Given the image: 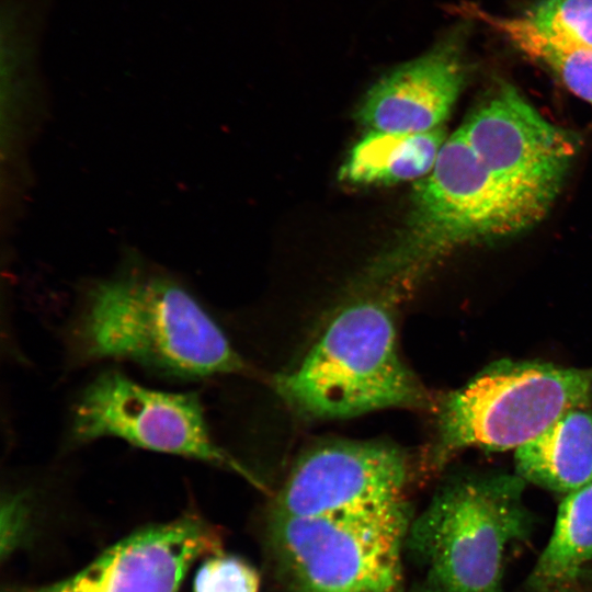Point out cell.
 <instances>
[{"instance_id": "9a60e30c", "label": "cell", "mask_w": 592, "mask_h": 592, "mask_svg": "<svg viewBox=\"0 0 592 592\" xmlns=\"http://www.w3.org/2000/svg\"><path fill=\"white\" fill-rule=\"evenodd\" d=\"M465 18L480 22L533 62L542 66L568 91L592 105V46L547 35L522 15H502L477 4L464 5Z\"/></svg>"}, {"instance_id": "9c48e42d", "label": "cell", "mask_w": 592, "mask_h": 592, "mask_svg": "<svg viewBox=\"0 0 592 592\" xmlns=\"http://www.w3.org/2000/svg\"><path fill=\"white\" fill-rule=\"evenodd\" d=\"M412 475L402 452L378 442L339 441L305 453L270 512L317 515L406 499Z\"/></svg>"}, {"instance_id": "ba28073f", "label": "cell", "mask_w": 592, "mask_h": 592, "mask_svg": "<svg viewBox=\"0 0 592 592\" xmlns=\"http://www.w3.org/2000/svg\"><path fill=\"white\" fill-rule=\"evenodd\" d=\"M459 129L497 179L547 214L578 155L576 134L547 121L504 82L487 94Z\"/></svg>"}, {"instance_id": "7a4b0ae2", "label": "cell", "mask_w": 592, "mask_h": 592, "mask_svg": "<svg viewBox=\"0 0 592 592\" xmlns=\"http://www.w3.org/2000/svg\"><path fill=\"white\" fill-rule=\"evenodd\" d=\"M274 387L286 405L312 419H341L386 408L435 410L436 402L403 363L388 301L344 307L301 362Z\"/></svg>"}, {"instance_id": "5b68a950", "label": "cell", "mask_w": 592, "mask_h": 592, "mask_svg": "<svg viewBox=\"0 0 592 592\" xmlns=\"http://www.w3.org/2000/svg\"><path fill=\"white\" fill-rule=\"evenodd\" d=\"M413 517L406 499L317 515L269 512L265 553L286 592H402Z\"/></svg>"}, {"instance_id": "6da1fadb", "label": "cell", "mask_w": 592, "mask_h": 592, "mask_svg": "<svg viewBox=\"0 0 592 592\" xmlns=\"http://www.w3.org/2000/svg\"><path fill=\"white\" fill-rule=\"evenodd\" d=\"M68 348L75 364L129 361L184 380L246 368L186 286L140 265L124 267L84 292L68 329Z\"/></svg>"}, {"instance_id": "7c38bea8", "label": "cell", "mask_w": 592, "mask_h": 592, "mask_svg": "<svg viewBox=\"0 0 592 592\" xmlns=\"http://www.w3.org/2000/svg\"><path fill=\"white\" fill-rule=\"evenodd\" d=\"M516 475L544 489L571 493L592 483V410L572 409L517 448Z\"/></svg>"}, {"instance_id": "5bb4252c", "label": "cell", "mask_w": 592, "mask_h": 592, "mask_svg": "<svg viewBox=\"0 0 592 592\" xmlns=\"http://www.w3.org/2000/svg\"><path fill=\"white\" fill-rule=\"evenodd\" d=\"M447 137L444 127L410 134L369 130L352 148L340 179L361 185L419 181L432 171Z\"/></svg>"}, {"instance_id": "4fadbf2b", "label": "cell", "mask_w": 592, "mask_h": 592, "mask_svg": "<svg viewBox=\"0 0 592 592\" xmlns=\"http://www.w3.org/2000/svg\"><path fill=\"white\" fill-rule=\"evenodd\" d=\"M592 566V483L566 494L551 536L527 580V592H587L582 573Z\"/></svg>"}, {"instance_id": "ac0fdd59", "label": "cell", "mask_w": 592, "mask_h": 592, "mask_svg": "<svg viewBox=\"0 0 592 592\" xmlns=\"http://www.w3.org/2000/svg\"><path fill=\"white\" fill-rule=\"evenodd\" d=\"M29 515L26 496L20 492L3 496L0 527V553L2 559L10 557L21 545L26 534Z\"/></svg>"}, {"instance_id": "8992f818", "label": "cell", "mask_w": 592, "mask_h": 592, "mask_svg": "<svg viewBox=\"0 0 592 592\" xmlns=\"http://www.w3.org/2000/svg\"><path fill=\"white\" fill-rule=\"evenodd\" d=\"M592 367L504 360L436 402L428 468L442 469L465 448L517 449L568 411L590 407Z\"/></svg>"}, {"instance_id": "52a82bcc", "label": "cell", "mask_w": 592, "mask_h": 592, "mask_svg": "<svg viewBox=\"0 0 592 592\" xmlns=\"http://www.w3.org/2000/svg\"><path fill=\"white\" fill-rule=\"evenodd\" d=\"M117 437L134 446L231 469L258 483L213 440L195 392L146 387L117 371L98 375L81 391L70 422V443Z\"/></svg>"}, {"instance_id": "8fae6325", "label": "cell", "mask_w": 592, "mask_h": 592, "mask_svg": "<svg viewBox=\"0 0 592 592\" xmlns=\"http://www.w3.org/2000/svg\"><path fill=\"white\" fill-rule=\"evenodd\" d=\"M465 24L430 50L380 78L366 93L360 122L369 130L425 133L444 127L468 75Z\"/></svg>"}, {"instance_id": "e0dca14e", "label": "cell", "mask_w": 592, "mask_h": 592, "mask_svg": "<svg viewBox=\"0 0 592 592\" xmlns=\"http://www.w3.org/2000/svg\"><path fill=\"white\" fill-rule=\"evenodd\" d=\"M258 569L242 557L223 551L207 556L195 571L193 592H259Z\"/></svg>"}, {"instance_id": "30bf717a", "label": "cell", "mask_w": 592, "mask_h": 592, "mask_svg": "<svg viewBox=\"0 0 592 592\" xmlns=\"http://www.w3.org/2000/svg\"><path fill=\"white\" fill-rule=\"evenodd\" d=\"M221 548L219 531L187 514L130 533L59 581L7 592H179L193 563Z\"/></svg>"}, {"instance_id": "2e32d148", "label": "cell", "mask_w": 592, "mask_h": 592, "mask_svg": "<svg viewBox=\"0 0 592 592\" xmlns=\"http://www.w3.org/2000/svg\"><path fill=\"white\" fill-rule=\"evenodd\" d=\"M521 15L547 35L592 46V0H538Z\"/></svg>"}, {"instance_id": "277c9868", "label": "cell", "mask_w": 592, "mask_h": 592, "mask_svg": "<svg viewBox=\"0 0 592 592\" xmlns=\"http://www.w3.org/2000/svg\"><path fill=\"white\" fill-rule=\"evenodd\" d=\"M543 217L491 173L458 128L415 183L403 238L368 275L395 288L456 249L512 237Z\"/></svg>"}, {"instance_id": "d6986e66", "label": "cell", "mask_w": 592, "mask_h": 592, "mask_svg": "<svg viewBox=\"0 0 592 592\" xmlns=\"http://www.w3.org/2000/svg\"><path fill=\"white\" fill-rule=\"evenodd\" d=\"M582 584L585 591L592 592V566L585 569L582 573Z\"/></svg>"}, {"instance_id": "3957f363", "label": "cell", "mask_w": 592, "mask_h": 592, "mask_svg": "<svg viewBox=\"0 0 592 592\" xmlns=\"http://www.w3.org/2000/svg\"><path fill=\"white\" fill-rule=\"evenodd\" d=\"M525 481L475 473L445 481L414 516L406 551L425 570L428 592H501L510 548L527 539Z\"/></svg>"}]
</instances>
